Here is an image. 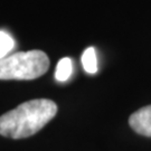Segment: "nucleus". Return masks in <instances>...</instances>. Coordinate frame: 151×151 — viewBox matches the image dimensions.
I'll return each mask as SVG.
<instances>
[{
  "instance_id": "nucleus-1",
  "label": "nucleus",
  "mask_w": 151,
  "mask_h": 151,
  "mask_svg": "<svg viewBox=\"0 0 151 151\" xmlns=\"http://www.w3.org/2000/svg\"><path fill=\"white\" fill-rule=\"evenodd\" d=\"M57 113V105L48 99H35L0 116V134L24 139L37 133Z\"/></svg>"
},
{
  "instance_id": "nucleus-2",
  "label": "nucleus",
  "mask_w": 151,
  "mask_h": 151,
  "mask_svg": "<svg viewBox=\"0 0 151 151\" xmlns=\"http://www.w3.org/2000/svg\"><path fill=\"white\" fill-rule=\"evenodd\" d=\"M48 67V56L42 50L19 52L0 60V80H35Z\"/></svg>"
},
{
  "instance_id": "nucleus-3",
  "label": "nucleus",
  "mask_w": 151,
  "mask_h": 151,
  "mask_svg": "<svg viewBox=\"0 0 151 151\" xmlns=\"http://www.w3.org/2000/svg\"><path fill=\"white\" fill-rule=\"evenodd\" d=\"M129 124L137 133L151 137V105L139 109L131 114Z\"/></svg>"
},
{
  "instance_id": "nucleus-4",
  "label": "nucleus",
  "mask_w": 151,
  "mask_h": 151,
  "mask_svg": "<svg viewBox=\"0 0 151 151\" xmlns=\"http://www.w3.org/2000/svg\"><path fill=\"white\" fill-rule=\"evenodd\" d=\"M82 64L85 72L88 74H95L97 72L96 52L94 47H88L84 50L82 55Z\"/></svg>"
},
{
  "instance_id": "nucleus-5",
  "label": "nucleus",
  "mask_w": 151,
  "mask_h": 151,
  "mask_svg": "<svg viewBox=\"0 0 151 151\" xmlns=\"http://www.w3.org/2000/svg\"><path fill=\"white\" fill-rule=\"evenodd\" d=\"M72 72H73L72 60L68 57H64L57 63L56 70H55V77L58 82H65L70 77Z\"/></svg>"
},
{
  "instance_id": "nucleus-6",
  "label": "nucleus",
  "mask_w": 151,
  "mask_h": 151,
  "mask_svg": "<svg viewBox=\"0 0 151 151\" xmlns=\"http://www.w3.org/2000/svg\"><path fill=\"white\" fill-rule=\"evenodd\" d=\"M15 47V42L9 34L0 30V60L7 57V54L10 53Z\"/></svg>"
}]
</instances>
